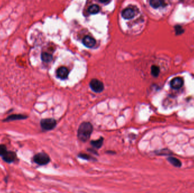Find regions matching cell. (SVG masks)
<instances>
[{
    "label": "cell",
    "instance_id": "obj_1",
    "mask_svg": "<svg viewBox=\"0 0 194 193\" xmlns=\"http://www.w3.org/2000/svg\"><path fill=\"white\" fill-rule=\"evenodd\" d=\"M93 130V127L90 122L82 123L78 129V138L82 142H86L90 137Z\"/></svg>",
    "mask_w": 194,
    "mask_h": 193
},
{
    "label": "cell",
    "instance_id": "obj_2",
    "mask_svg": "<svg viewBox=\"0 0 194 193\" xmlns=\"http://www.w3.org/2000/svg\"><path fill=\"white\" fill-rule=\"evenodd\" d=\"M34 161L35 163L39 165H45L49 162L50 158L46 153L40 152L34 156Z\"/></svg>",
    "mask_w": 194,
    "mask_h": 193
},
{
    "label": "cell",
    "instance_id": "obj_3",
    "mask_svg": "<svg viewBox=\"0 0 194 193\" xmlns=\"http://www.w3.org/2000/svg\"><path fill=\"white\" fill-rule=\"evenodd\" d=\"M56 125V121L55 119H42L40 121V126L45 130H51L55 128Z\"/></svg>",
    "mask_w": 194,
    "mask_h": 193
},
{
    "label": "cell",
    "instance_id": "obj_4",
    "mask_svg": "<svg viewBox=\"0 0 194 193\" xmlns=\"http://www.w3.org/2000/svg\"><path fill=\"white\" fill-rule=\"evenodd\" d=\"M90 87L93 91L95 92H101L104 89L103 83L97 79H94L91 80L90 83Z\"/></svg>",
    "mask_w": 194,
    "mask_h": 193
},
{
    "label": "cell",
    "instance_id": "obj_5",
    "mask_svg": "<svg viewBox=\"0 0 194 193\" xmlns=\"http://www.w3.org/2000/svg\"><path fill=\"white\" fill-rule=\"evenodd\" d=\"M184 84L183 78L180 77H176L173 78L170 82V86L173 89H180Z\"/></svg>",
    "mask_w": 194,
    "mask_h": 193
},
{
    "label": "cell",
    "instance_id": "obj_6",
    "mask_svg": "<svg viewBox=\"0 0 194 193\" xmlns=\"http://www.w3.org/2000/svg\"><path fill=\"white\" fill-rule=\"evenodd\" d=\"M27 116L25 115L22 114H13L10 116H9L6 119L3 120V122H10L16 120H22L27 119Z\"/></svg>",
    "mask_w": 194,
    "mask_h": 193
},
{
    "label": "cell",
    "instance_id": "obj_7",
    "mask_svg": "<svg viewBox=\"0 0 194 193\" xmlns=\"http://www.w3.org/2000/svg\"><path fill=\"white\" fill-rule=\"evenodd\" d=\"M3 160L8 163L13 162L16 158V154L14 152L8 151L3 156Z\"/></svg>",
    "mask_w": 194,
    "mask_h": 193
},
{
    "label": "cell",
    "instance_id": "obj_8",
    "mask_svg": "<svg viewBox=\"0 0 194 193\" xmlns=\"http://www.w3.org/2000/svg\"><path fill=\"white\" fill-rule=\"evenodd\" d=\"M69 74V71L65 67H61L57 70L56 75L58 78L61 79H65L66 78Z\"/></svg>",
    "mask_w": 194,
    "mask_h": 193
},
{
    "label": "cell",
    "instance_id": "obj_9",
    "mask_svg": "<svg viewBox=\"0 0 194 193\" xmlns=\"http://www.w3.org/2000/svg\"><path fill=\"white\" fill-rule=\"evenodd\" d=\"M96 43L95 40L89 36H86L83 39V44L88 48L93 47Z\"/></svg>",
    "mask_w": 194,
    "mask_h": 193
},
{
    "label": "cell",
    "instance_id": "obj_10",
    "mask_svg": "<svg viewBox=\"0 0 194 193\" xmlns=\"http://www.w3.org/2000/svg\"><path fill=\"white\" fill-rule=\"evenodd\" d=\"M121 15L124 19H131L134 16V11L130 8L125 9L122 12Z\"/></svg>",
    "mask_w": 194,
    "mask_h": 193
},
{
    "label": "cell",
    "instance_id": "obj_11",
    "mask_svg": "<svg viewBox=\"0 0 194 193\" xmlns=\"http://www.w3.org/2000/svg\"><path fill=\"white\" fill-rule=\"evenodd\" d=\"M150 5L153 8L157 9L161 6H164L165 3L164 1L160 0H152L150 1Z\"/></svg>",
    "mask_w": 194,
    "mask_h": 193
},
{
    "label": "cell",
    "instance_id": "obj_12",
    "mask_svg": "<svg viewBox=\"0 0 194 193\" xmlns=\"http://www.w3.org/2000/svg\"><path fill=\"white\" fill-rule=\"evenodd\" d=\"M104 143V138H101L99 139L96 140H93L91 142V145L94 148L97 149H100L103 145Z\"/></svg>",
    "mask_w": 194,
    "mask_h": 193
},
{
    "label": "cell",
    "instance_id": "obj_13",
    "mask_svg": "<svg viewBox=\"0 0 194 193\" xmlns=\"http://www.w3.org/2000/svg\"><path fill=\"white\" fill-rule=\"evenodd\" d=\"M168 161L175 167H180L182 166V163L178 159L174 157H169L167 159Z\"/></svg>",
    "mask_w": 194,
    "mask_h": 193
},
{
    "label": "cell",
    "instance_id": "obj_14",
    "mask_svg": "<svg viewBox=\"0 0 194 193\" xmlns=\"http://www.w3.org/2000/svg\"><path fill=\"white\" fill-rule=\"evenodd\" d=\"M52 56L47 52H43L41 54V59L45 62H49L52 60Z\"/></svg>",
    "mask_w": 194,
    "mask_h": 193
},
{
    "label": "cell",
    "instance_id": "obj_15",
    "mask_svg": "<svg viewBox=\"0 0 194 193\" xmlns=\"http://www.w3.org/2000/svg\"><path fill=\"white\" fill-rule=\"evenodd\" d=\"M100 10V8L99 7V6L97 5H93L91 6H90L88 11L90 14H95L98 13H99Z\"/></svg>",
    "mask_w": 194,
    "mask_h": 193
},
{
    "label": "cell",
    "instance_id": "obj_16",
    "mask_svg": "<svg viewBox=\"0 0 194 193\" xmlns=\"http://www.w3.org/2000/svg\"><path fill=\"white\" fill-rule=\"evenodd\" d=\"M151 73L152 75H153L155 77L158 76L160 73V69L158 66L153 65L151 68Z\"/></svg>",
    "mask_w": 194,
    "mask_h": 193
},
{
    "label": "cell",
    "instance_id": "obj_17",
    "mask_svg": "<svg viewBox=\"0 0 194 193\" xmlns=\"http://www.w3.org/2000/svg\"><path fill=\"white\" fill-rule=\"evenodd\" d=\"M7 152L6 147L3 145H0V156H3Z\"/></svg>",
    "mask_w": 194,
    "mask_h": 193
},
{
    "label": "cell",
    "instance_id": "obj_18",
    "mask_svg": "<svg viewBox=\"0 0 194 193\" xmlns=\"http://www.w3.org/2000/svg\"><path fill=\"white\" fill-rule=\"evenodd\" d=\"M78 157L83 159H85V160H93V158H92L90 155H88L87 154H85V153H80L78 155Z\"/></svg>",
    "mask_w": 194,
    "mask_h": 193
}]
</instances>
